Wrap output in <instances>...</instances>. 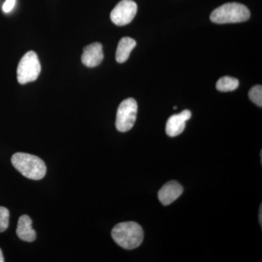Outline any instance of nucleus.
<instances>
[{"label": "nucleus", "mask_w": 262, "mask_h": 262, "mask_svg": "<svg viewBox=\"0 0 262 262\" xmlns=\"http://www.w3.org/2000/svg\"><path fill=\"white\" fill-rule=\"evenodd\" d=\"M259 223H260V226H262L261 224H262V206H261H261H260V208H259Z\"/></svg>", "instance_id": "obj_16"}, {"label": "nucleus", "mask_w": 262, "mask_h": 262, "mask_svg": "<svg viewBox=\"0 0 262 262\" xmlns=\"http://www.w3.org/2000/svg\"><path fill=\"white\" fill-rule=\"evenodd\" d=\"M192 117V113L189 110H184L182 113L172 115L167 121L165 131L167 135L170 137H175L180 135L184 130L186 122Z\"/></svg>", "instance_id": "obj_7"}, {"label": "nucleus", "mask_w": 262, "mask_h": 262, "mask_svg": "<svg viewBox=\"0 0 262 262\" xmlns=\"http://www.w3.org/2000/svg\"><path fill=\"white\" fill-rule=\"evenodd\" d=\"M239 81L231 77H223L217 81L216 89L222 92L233 91L238 88Z\"/></svg>", "instance_id": "obj_12"}, {"label": "nucleus", "mask_w": 262, "mask_h": 262, "mask_svg": "<svg viewBox=\"0 0 262 262\" xmlns=\"http://www.w3.org/2000/svg\"><path fill=\"white\" fill-rule=\"evenodd\" d=\"M41 72V65L37 55L34 51L26 53L19 62L17 69V79L24 84L35 81Z\"/></svg>", "instance_id": "obj_4"}, {"label": "nucleus", "mask_w": 262, "mask_h": 262, "mask_svg": "<svg viewBox=\"0 0 262 262\" xmlns=\"http://www.w3.org/2000/svg\"><path fill=\"white\" fill-rule=\"evenodd\" d=\"M112 237L122 248L127 250L135 249L142 244L144 232L141 226L136 222H122L114 227Z\"/></svg>", "instance_id": "obj_1"}, {"label": "nucleus", "mask_w": 262, "mask_h": 262, "mask_svg": "<svg viewBox=\"0 0 262 262\" xmlns=\"http://www.w3.org/2000/svg\"><path fill=\"white\" fill-rule=\"evenodd\" d=\"M250 99L252 102L256 103L257 106L261 107L262 106V87L261 85H256L250 90L249 94Z\"/></svg>", "instance_id": "obj_13"}, {"label": "nucleus", "mask_w": 262, "mask_h": 262, "mask_svg": "<svg viewBox=\"0 0 262 262\" xmlns=\"http://www.w3.org/2000/svg\"><path fill=\"white\" fill-rule=\"evenodd\" d=\"M4 257H3V252H2L1 249H0V262L4 261Z\"/></svg>", "instance_id": "obj_17"}, {"label": "nucleus", "mask_w": 262, "mask_h": 262, "mask_svg": "<svg viewBox=\"0 0 262 262\" xmlns=\"http://www.w3.org/2000/svg\"><path fill=\"white\" fill-rule=\"evenodd\" d=\"M136 46L135 39L128 37L122 38L117 46L116 61L120 63L126 61L130 56L131 51L134 50Z\"/></svg>", "instance_id": "obj_11"}, {"label": "nucleus", "mask_w": 262, "mask_h": 262, "mask_svg": "<svg viewBox=\"0 0 262 262\" xmlns=\"http://www.w3.org/2000/svg\"><path fill=\"white\" fill-rule=\"evenodd\" d=\"M137 5L133 0H122L110 14L112 21L117 26L130 24L137 13Z\"/></svg>", "instance_id": "obj_6"}, {"label": "nucleus", "mask_w": 262, "mask_h": 262, "mask_svg": "<svg viewBox=\"0 0 262 262\" xmlns=\"http://www.w3.org/2000/svg\"><path fill=\"white\" fill-rule=\"evenodd\" d=\"M11 163L26 178L32 180H40L46 174V164L35 155L18 152L13 155Z\"/></svg>", "instance_id": "obj_2"}, {"label": "nucleus", "mask_w": 262, "mask_h": 262, "mask_svg": "<svg viewBox=\"0 0 262 262\" xmlns=\"http://www.w3.org/2000/svg\"><path fill=\"white\" fill-rule=\"evenodd\" d=\"M138 104L132 98L124 100L117 110L116 127L120 132L130 130L135 124L137 116Z\"/></svg>", "instance_id": "obj_5"}, {"label": "nucleus", "mask_w": 262, "mask_h": 262, "mask_svg": "<svg viewBox=\"0 0 262 262\" xmlns=\"http://www.w3.org/2000/svg\"><path fill=\"white\" fill-rule=\"evenodd\" d=\"M15 5V0H6L3 6V11L5 13H10L13 9Z\"/></svg>", "instance_id": "obj_15"}, {"label": "nucleus", "mask_w": 262, "mask_h": 262, "mask_svg": "<svg viewBox=\"0 0 262 262\" xmlns=\"http://www.w3.org/2000/svg\"><path fill=\"white\" fill-rule=\"evenodd\" d=\"M184 189L179 183L171 181L166 183L158 192V198L163 206H168L178 199Z\"/></svg>", "instance_id": "obj_9"}, {"label": "nucleus", "mask_w": 262, "mask_h": 262, "mask_svg": "<svg viewBox=\"0 0 262 262\" xmlns=\"http://www.w3.org/2000/svg\"><path fill=\"white\" fill-rule=\"evenodd\" d=\"M103 59V47L101 43L94 42L84 48L82 62L86 67L90 68L97 67L102 62Z\"/></svg>", "instance_id": "obj_8"}, {"label": "nucleus", "mask_w": 262, "mask_h": 262, "mask_svg": "<svg viewBox=\"0 0 262 262\" xmlns=\"http://www.w3.org/2000/svg\"><path fill=\"white\" fill-rule=\"evenodd\" d=\"M9 211L5 207L0 206V232H4L9 226Z\"/></svg>", "instance_id": "obj_14"}, {"label": "nucleus", "mask_w": 262, "mask_h": 262, "mask_svg": "<svg viewBox=\"0 0 262 262\" xmlns=\"http://www.w3.org/2000/svg\"><path fill=\"white\" fill-rule=\"evenodd\" d=\"M251 16L247 7L239 3H227L212 12L211 20L215 24L241 23L248 20Z\"/></svg>", "instance_id": "obj_3"}, {"label": "nucleus", "mask_w": 262, "mask_h": 262, "mask_svg": "<svg viewBox=\"0 0 262 262\" xmlns=\"http://www.w3.org/2000/svg\"><path fill=\"white\" fill-rule=\"evenodd\" d=\"M32 221L27 215H23L19 218L16 233L19 238L26 242L35 241L36 232L32 228Z\"/></svg>", "instance_id": "obj_10"}]
</instances>
